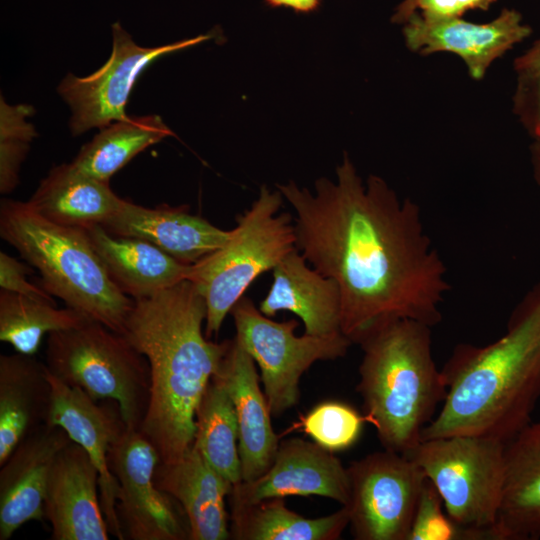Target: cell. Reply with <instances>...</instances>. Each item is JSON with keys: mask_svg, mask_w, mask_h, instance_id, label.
I'll return each instance as SVG.
<instances>
[{"mask_svg": "<svg viewBox=\"0 0 540 540\" xmlns=\"http://www.w3.org/2000/svg\"><path fill=\"white\" fill-rule=\"evenodd\" d=\"M431 326L408 318L380 322L357 340V391L384 449L407 455L447 395L432 355Z\"/></svg>", "mask_w": 540, "mask_h": 540, "instance_id": "277c9868", "label": "cell"}, {"mask_svg": "<svg viewBox=\"0 0 540 540\" xmlns=\"http://www.w3.org/2000/svg\"><path fill=\"white\" fill-rule=\"evenodd\" d=\"M69 308H57L54 300L0 292V340L18 353L35 356L43 337L77 327L88 321Z\"/></svg>", "mask_w": 540, "mask_h": 540, "instance_id": "f1b7e54d", "label": "cell"}, {"mask_svg": "<svg viewBox=\"0 0 540 540\" xmlns=\"http://www.w3.org/2000/svg\"><path fill=\"white\" fill-rule=\"evenodd\" d=\"M492 538H540V419L505 443L502 499Z\"/></svg>", "mask_w": 540, "mask_h": 540, "instance_id": "7402d4cb", "label": "cell"}, {"mask_svg": "<svg viewBox=\"0 0 540 540\" xmlns=\"http://www.w3.org/2000/svg\"><path fill=\"white\" fill-rule=\"evenodd\" d=\"M406 47L422 56L439 52L460 57L469 76L483 79L491 64L532 33L519 11L504 8L487 23L462 17H438L415 12L403 24Z\"/></svg>", "mask_w": 540, "mask_h": 540, "instance_id": "4fadbf2b", "label": "cell"}, {"mask_svg": "<svg viewBox=\"0 0 540 540\" xmlns=\"http://www.w3.org/2000/svg\"><path fill=\"white\" fill-rule=\"evenodd\" d=\"M322 496L345 506L349 500L347 467L314 441L290 438L279 443L270 468L252 481L232 487L230 504H249L269 498Z\"/></svg>", "mask_w": 540, "mask_h": 540, "instance_id": "9a60e30c", "label": "cell"}, {"mask_svg": "<svg viewBox=\"0 0 540 540\" xmlns=\"http://www.w3.org/2000/svg\"><path fill=\"white\" fill-rule=\"evenodd\" d=\"M31 269L7 253L0 252V287L1 290L29 297L53 300L43 287L27 280Z\"/></svg>", "mask_w": 540, "mask_h": 540, "instance_id": "e575fe53", "label": "cell"}, {"mask_svg": "<svg viewBox=\"0 0 540 540\" xmlns=\"http://www.w3.org/2000/svg\"><path fill=\"white\" fill-rule=\"evenodd\" d=\"M258 308L270 318L280 311L294 313L308 335L342 333L341 297L336 282L316 271L297 248L273 269L271 287Z\"/></svg>", "mask_w": 540, "mask_h": 540, "instance_id": "ffe728a7", "label": "cell"}, {"mask_svg": "<svg viewBox=\"0 0 540 540\" xmlns=\"http://www.w3.org/2000/svg\"><path fill=\"white\" fill-rule=\"evenodd\" d=\"M102 226L117 236L146 240L186 265L219 249L231 234V229L216 227L187 206L149 208L127 200Z\"/></svg>", "mask_w": 540, "mask_h": 540, "instance_id": "d6986e66", "label": "cell"}, {"mask_svg": "<svg viewBox=\"0 0 540 540\" xmlns=\"http://www.w3.org/2000/svg\"><path fill=\"white\" fill-rule=\"evenodd\" d=\"M84 230L111 279L134 300L187 280L191 265L146 240L111 234L99 224Z\"/></svg>", "mask_w": 540, "mask_h": 540, "instance_id": "603a6c76", "label": "cell"}, {"mask_svg": "<svg viewBox=\"0 0 540 540\" xmlns=\"http://www.w3.org/2000/svg\"><path fill=\"white\" fill-rule=\"evenodd\" d=\"M160 457L138 430L127 429L109 452V468L119 485L116 512L124 539H189L172 502L156 485Z\"/></svg>", "mask_w": 540, "mask_h": 540, "instance_id": "7c38bea8", "label": "cell"}, {"mask_svg": "<svg viewBox=\"0 0 540 540\" xmlns=\"http://www.w3.org/2000/svg\"><path fill=\"white\" fill-rule=\"evenodd\" d=\"M314 186L277 184L294 210L297 249L339 288L342 333L356 343L393 318L437 325L451 286L419 206L377 175L364 183L347 153L336 181L322 177Z\"/></svg>", "mask_w": 540, "mask_h": 540, "instance_id": "6da1fadb", "label": "cell"}, {"mask_svg": "<svg viewBox=\"0 0 540 540\" xmlns=\"http://www.w3.org/2000/svg\"><path fill=\"white\" fill-rule=\"evenodd\" d=\"M71 441L63 428L42 424L0 465V540L10 539L27 522L44 519L52 467Z\"/></svg>", "mask_w": 540, "mask_h": 540, "instance_id": "2e32d148", "label": "cell"}, {"mask_svg": "<svg viewBox=\"0 0 540 540\" xmlns=\"http://www.w3.org/2000/svg\"><path fill=\"white\" fill-rule=\"evenodd\" d=\"M264 2L271 8H290L299 14L316 12L321 5V0H264Z\"/></svg>", "mask_w": 540, "mask_h": 540, "instance_id": "d590c367", "label": "cell"}, {"mask_svg": "<svg viewBox=\"0 0 540 540\" xmlns=\"http://www.w3.org/2000/svg\"><path fill=\"white\" fill-rule=\"evenodd\" d=\"M505 443L480 435L421 440L407 455L437 489L447 515L493 540L504 482Z\"/></svg>", "mask_w": 540, "mask_h": 540, "instance_id": "ba28073f", "label": "cell"}, {"mask_svg": "<svg viewBox=\"0 0 540 540\" xmlns=\"http://www.w3.org/2000/svg\"><path fill=\"white\" fill-rule=\"evenodd\" d=\"M154 479L159 489L181 505L190 540L230 539L225 498L233 485L194 446L172 463H159Z\"/></svg>", "mask_w": 540, "mask_h": 540, "instance_id": "44dd1931", "label": "cell"}, {"mask_svg": "<svg viewBox=\"0 0 540 540\" xmlns=\"http://www.w3.org/2000/svg\"><path fill=\"white\" fill-rule=\"evenodd\" d=\"M113 46L106 63L94 73L78 77L68 74L58 86V92L72 111L70 129L79 135L92 128H105L123 120L129 94L135 81L156 59L204 41L212 35H198L157 47H143L115 22L112 25Z\"/></svg>", "mask_w": 540, "mask_h": 540, "instance_id": "8fae6325", "label": "cell"}, {"mask_svg": "<svg viewBox=\"0 0 540 540\" xmlns=\"http://www.w3.org/2000/svg\"><path fill=\"white\" fill-rule=\"evenodd\" d=\"M442 505L437 489L426 479L408 540H477L473 531L458 525L443 512Z\"/></svg>", "mask_w": 540, "mask_h": 540, "instance_id": "d6a6232c", "label": "cell"}, {"mask_svg": "<svg viewBox=\"0 0 540 540\" xmlns=\"http://www.w3.org/2000/svg\"><path fill=\"white\" fill-rule=\"evenodd\" d=\"M46 219L64 226L103 225L122 207L108 182L81 171L73 163L55 166L27 201Z\"/></svg>", "mask_w": 540, "mask_h": 540, "instance_id": "d4e9b609", "label": "cell"}, {"mask_svg": "<svg viewBox=\"0 0 540 540\" xmlns=\"http://www.w3.org/2000/svg\"><path fill=\"white\" fill-rule=\"evenodd\" d=\"M172 135L158 115L127 116L102 128L72 163L88 175L109 182L138 153Z\"/></svg>", "mask_w": 540, "mask_h": 540, "instance_id": "83f0119b", "label": "cell"}, {"mask_svg": "<svg viewBox=\"0 0 540 540\" xmlns=\"http://www.w3.org/2000/svg\"><path fill=\"white\" fill-rule=\"evenodd\" d=\"M230 314L236 329L235 338L260 369L272 416H279L298 403L300 379L315 362L344 357L352 344L342 333L297 336V320L276 322L245 296Z\"/></svg>", "mask_w": 540, "mask_h": 540, "instance_id": "9c48e42d", "label": "cell"}, {"mask_svg": "<svg viewBox=\"0 0 540 540\" xmlns=\"http://www.w3.org/2000/svg\"><path fill=\"white\" fill-rule=\"evenodd\" d=\"M365 416L352 406L339 401L316 405L302 419L305 433L318 445L331 452L351 447L359 438Z\"/></svg>", "mask_w": 540, "mask_h": 540, "instance_id": "f546056e", "label": "cell"}, {"mask_svg": "<svg viewBox=\"0 0 540 540\" xmlns=\"http://www.w3.org/2000/svg\"><path fill=\"white\" fill-rule=\"evenodd\" d=\"M47 377L51 395L46 423L63 428L87 452L99 473L100 503L110 535L124 540L116 512L119 485L109 468V452L126 430L119 405L95 401L48 369Z\"/></svg>", "mask_w": 540, "mask_h": 540, "instance_id": "5bb4252c", "label": "cell"}, {"mask_svg": "<svg viewBox=\"0 0 540 540\" xmlns=\"http://www.w3.org/2000/svg\"><path fill=\"white\" fill-rule=\"evenodd\" d=\"M206 303L183 280L134 300L123 335L148 361L150 392L139 431L157 450L160 463L180 459L194 443L195 413L230 340H208Z\"/></svg>", "mask_w": 540, "mask_h": 540, "instance_id": "7a4b0ae2", "label": "cell"}, {"mask_svg": "<svg viewBox=\"0 0 540 540\" xmlns=\"http://www.w3.org/2000/svg\"><path fill=\"white\" fill-rule=\"evenodd\" d=\"M45 365L95 401L117 402L126 428L139 429L149 400L150 370L123 334L92 320L52 332Z\"/></svg>", "mask_w": 540, "mask_h": 540, "instance_id": "52a82bcc", "label": "cell"}, {"mask_svg": "<svg viewBox=\"0 0 540 540\" xmlns=\"http://www.w3.org/2000/svg\"><path fill=\"white\" fill-rule=\"evenodd\" d=\"M50 395L45 363L18 352L0 356V465L46 423Z\"/></svg>", "mask_w": 540, "mask_h": 540, "instance_id": "cb8c5ba5", "label": "cell"}, {"mask_svg": "<svg viewBox=\"0 0 540 540\" xmlns=\"http://www.w3.org/2000/svg\"><path fill=\"white\" fill-rule=\"evenodd\" d=\"M0 235L39 271L41 286L49 294L123 334L134 299L111 279L84 228L54 223L28 202L4 199Z\"/></svg>", "mask_w": 540, "mask_h": 540, "instance_id": "5b68a950", "label": "cell"}, {"mask_svg": "<svg viewBox=\"0 0 540 540\" xmlns=\"http://www.w3.org/2000/svg\"><path fill=\"white\" fill-rule=\"evenodd\" d=\"M225 384L233 402L239 436L242 481H252L272 465L279 438L271 411L259 385L256 363L234 337L215 374Z\"/></svg>", "mask_w": 540, "mask_h": 540, "instance_id": "ac0fdd59", "label": "cell"}, {"mask_svg": "<svg viewBox=\"0 0 540 540\" xmlns=\"http://www.w3.org/2000/svg\"><path fill=\"white\" fill-rule=\"evenodd\" d=\"M31 106H11L3 98L0 102V191L11 192L19 181V169L29 145L36 136L33 125L26 118Z\"/></svg>", "mask_w": 540, "mask_h": 540, "instance_id": "4dcf8cb0", "label": "cell"}, {"mask_svg": "<svg viewBox=\"0 0 540 540\" xmlns=\"http://www.w3.org/2000/svg\"><path fill=\"white\" fill-rule=\"evenodd\" d=\"M529 150L533 177L540 187V141L533 140Z\"/></svg>", "mask_w": 540, "mask_h": 540, "instance_id": "8d00e7d4", "label": "cell"}, {"mask_svg": "<svg viewBox=\"0 0 540 540\" xmlns=\"http://www.w3.org/2000/svg\"><path fill=\"white\" fill-rule=\"evenodd\" d=\"M441 372L447 395L421 440L480 435L506 443L528 425L540 399V282L503 336L486 346L458 344Z\"/></svg>", "mask_w": 540, "mask_h": 540, "instance_id": "3957f363", "label": "cell"}, {"mask_svg": "<svg viewBox=\"0 0 540 540\" xmlns=\"http://www.w3.org/2000/svg\"><path fill=\"white\" fill-rule=\"evenodd\" d=\"M193 446L230 484L242 481L237 418L227 388L216 375L196 409Z\"/></svg>", "mask_w": 540, "mask_h": 540, "instance_id": "4316f807", "label": "cell"}, {"mask_svg": "<svg viewBox=\"0 0 540 540\" xmlns=\"http://www.w3.org/2000/svg\"><path fill=\"white\" fill-rule=\"evenodd\" d=\"M349 500L345 505L357 540H408L426 481L409 457L390 450L374 452L347 467Z\"/></svg>", "mask_w": 540, "mask_h": 540, "instance_id": "30bf717a", "label": "cell"}, {"mask_svg": "<svg viewBox=\"0 0 540 540\" xmlns=\"http://www.w3.org/2000/svg\"><path fill=\"white\" fill-rule=\"evenodd\" d=\"M230 506V539L234 540H337L349 525L345 506L318 518L290 510L280 497Z\"/></svg>", "mask_w": 540, "mask_h": 540, "instance_id": "484cf974", "label": "cell"}, {"mask_svg": "<svg viewBox=\"0 0 540 540\" xmlns=\"http://www.w3.org/2000/svg\"><path fill=\"white\" fill-rule=\"evenodd\" d=\"M44 519L52 540H107L110 532L99 495V473L87 452L71 441L52 467Z\"/></svg>", "mask_w": 540, "mask_h": 540, "instance_id": "e0dca14e", "label": "cell"}, {"mask_svg": "<svg viewBox=\"0 0 540 540\" xmlns=\"http://www.w3.org/2000/svg\"><path fill=\"white\" fill-rule=\"evenodd\" d=\"M497 0H403L395 9L391 22L404 24L419 12L438 17H462L469 10H488Z\"/></svg>", "mask_w": 540, "mask_h": 540, "instance_id": "836d02e7", "label": "cell"}, {"mask_svg": "<svg viewBox=\"0 0 540 540\" xmlns=\"http://www.w3.org/2000/svg\"><path fill=\"white\" fill-rule=\"evenodd\" d=\"M283 196L265 185L250 208L236 216L228 240L191 265L187 280L205 300V335H216L249 286L296 249L294 218L279 212Z\"/></svg>", "mask_w": 540, "mask_h": 540, "instance_id": "8992f818", "label": "cell"}, {"mask_svg": "<svg viewBox=\"0 0 540 540\" xmlns=\"http://www.w3.org/2000/svg\"><path fill=\"white\" fill-rule=\"evenodd\" d=\"M512 112L533 140L540 141V37L513 62Z\"/></svg>", "mask_w": 540, "mask_h": 540, "instance_id": "1f68e13d", "label": "cell"}]
</instances>
